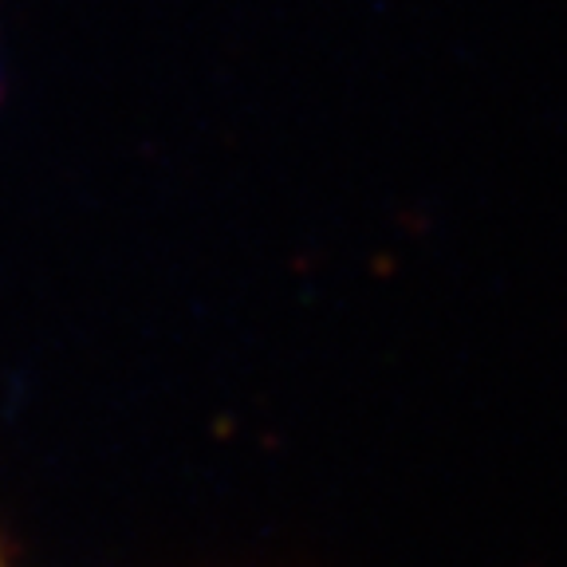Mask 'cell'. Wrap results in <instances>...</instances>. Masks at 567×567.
<instances>
[{"instance_id": "obj_1", "label": "cell", "mask_w": 567, "mask_h": 567, "mask_svg": "<svg viewBox=\"0 0 567 567\" xmlns=\"http://www.w3.org/2000/svg\"><path fill=\"white\" fill-rule=\"evenodd\" d=\"M0 567H4V564H0Z\"/></svg>"}]
</instances>
